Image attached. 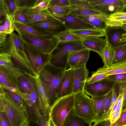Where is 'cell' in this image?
I'll return each mask as SVG.
<instances>
[{
	"mask_svg": "<svg viewBox=\"0 0 126 126\" xmlns=\"http://www.w3.org/2000/svg\"><path fill=\"white\" fill-rule=\"evenodd\" d=\"M27 7L24 6H20L14 16L15 23L24 25L27 24V18L25 13Z\"/></svg>",
	"mask_w": 126,
	"mask_h": 126,
	"instance_id": "36",
	"label": "cell"
},
{
	"mask_svg": "<svg viewBox=\"0 0 126 126\" xmlns=\"http://www.w3.org/2000/svg\"><path fill=\"white\" fill-rule=\"evenodd\" d=\"M6 91L18 107L26 112L25 104L23 98L14 92L7 90Z\"/></svg>",
	"mask_w": 126,
	"mask_h": 126,
	"instance_id": "39",
	"label": "cell"
},
{
	"mask_svg": "<svg viewBox=\"0 0 126 126\" xmlns=\"http://www.w3.org/2000/svg\"><path fill=\"white\" fill-rule=\"evenodd\" d=\"M0 126H11L8 118L3 111L0 112Z\"/></svg>",
	"mask_w": 126,
	"mask_h": 126,
	"instance_id": "46",
	"label": "cell"
},
{
	"mask_svg": "<svg viewBox=\"0 0 126 126\" xmlns=\"http://www.w3.org/2000/svg\"><path fill=\"white\" fill-rule=\"evenodd\" d=\"M92 126H112L110 122L109 118L94 123Z\"/></svg>",
	"mask_w": 126,
	"mask_h": 126,
	"instance_id": "50",
	"label": "cell"
},
{
	"mask_svg": "<svg viewBox=\"0 0 126 126\" xmlns=\"http://www.w3.org/2000/svg\"><path fill=\"white\" fill-rule=\"evenodd\" d=\"M86 49H87L83 46L82 41H80L59 45L52 53L50 63L54 65L65 67L68 55Z\"/></svg>",
	"mask_w": 126,
	"mask_h": 126,
	"instance_id": "7",
	"label": "cell"
},
{
	"mask_svg": "<svg viewBox=\"0 0 126 126\" xmlns=\"http://www.w3.org/2000/svg\"><path fill=\"white\" fill-rule=\"evenodd\" d=\"M49 5L59 6H70L69 0H51Z\"/></svg>",
	"mask_w": 126,
	"mask_h": 126,
	"instance_id": "45",
	"label": "cell"
},
{
	"mask_svg": "<svg viewBox=\"0 0 126 126\" xmlns=\"http://www.w3.org/2000/svg\"><path fill=\"white\" fill-rule=\"evenodd\" d=\"M74 71L71 68L65 70L57 90V99L73 94Z\"/></svg>",
	"mask_w": 126,
	"mask_h": 126,
	"instance_id": "16",
	"label": "cell"
},
{
	"mask_svg": "<svg viewBox=\"0 0 126 126\" xmlns=\"http://www.w3.org/2000/svg\"><path fill=\"white\" fill-rule=\"evenodd\" d=\"M74 94L58 98L51 106L49 118L56 126H63L67 116L74 108Z\"/></svg>",
	"mask_w": 126,
	"mask_h": 126,
	"instance_id": "3",
	"label": "cell"
},
{
	"mask_svg": "<svg viewBox=\"0 0 126 126\" xmlns=\"http://www.w3.org/2000/svg\"><path fill=\"white\" fill-rule=\"evenodd\" d=\"M3 97V111L6 115L11 126H22L28 120L26 112L18 107L4 89Z\"/></svg>",
	"mask_w": 126,
	"mask_h": 126,
	"instance_id": "8",
	"label": "cell"
},
{
	"mask_svg": "<svg viewBox=\"0 0 126 126\" xmlns=\"http://www.w3.org/2000/svg\"><path fill=\"white\" fill-rule=\"evenodd\" d=\"M50 62L46 65L38 76L48 98L51 107L57 99V90L65 69Z\"/></svg>",
	"mask_w": 126,
	"mask_h": 126,
	"instance_id": "1",
	"label": "cell"
},
{
	"mask_svg": "<svg viewBox=\"0 0 126 126\" xmlns=\"http://www.w3.org/2000/svg\"><path fill=\"white\" fill-rule=\"evenodd\" d=\"M49 118L47 116L41 115L38 117L36 123L39 126H49Z\"/></svg>",
	"mask_w": 126,
	"mask_h": 126,
	"instance_id": "47",
	"label": "cell"
},
{
	"mask_svg": "<svg viewBox=\"0 0 126 126\" xmlns=\"http://www.w3.org/2000/svg\"><path fill=\"white\" fill-rule=\"evenodd\" d=\"M91 124L76 115L73 108L66 118L63 126H91Z\"/></svg>",
	"mask_w": 126,
	"mask_h": 126,
	"instance_id": "28",
	"label": "cell"
},
{
	"mask_svg": "<svg viewBox=\"0 0 126 126\" xmlns=\"http://www.w3.org/2000/svg\"><path fill=\"white\" fill-rule=\"evenodd\" d=\"M47 9L55 17H61L69 14L70 6H59L49 5Z\"/></svg>",
	"mask_w": 126,
	"mask_h": 126,
	"instance_id": "33",
	"label": "cell"
},
{
	"mask_svg": "<svg viewBox=\"0 0 126 126\" xmlns=\"http://www.w3.org/2000/svg\"><path fill=\"white\" fill-rule=\"evenodd\" d=\"M38 94L39 104L43 116L49 118L51 106L49 101L38 75L34 77Z\"/></svg>",
	"mask_w": 126,
	"mask_h": 126,
	"instance_id": "20",
	"label": "cell"
},
{
	"mask_svg": "<svg viewBox=\"0 0 126 126\" xmlns=\"http://www.w3.org/2000/svg\"><path fill=\"white\" fill-rule=\"evenodd\" d=\"M126 73V61L115 63L108 67L104 66L98 68L92 74H101L107 76L114 74Z\"/></svg>",
	"mask_w": 126,
	"mask_h": 126,
	"instance_id": "25",
	"label": "cell"
},
{
	"mask_svg": "<svg viewBox=\"0 0 126 126\" xmlns=\"http://www.w3.org/2000/svg\"><path fill=\"white\" fill-rule=\"evenodd\" d=\"M0 65L9 67L16 70L23 71L19 67L16 66L12 61V58L9 54L0 52Z\"/></svg>",
	"mask_w": 126,
	"mask_h": 126,
	"instance_id": "34",
	"label": "cell"
},
{
	"mask_svg": "<svg viewBox=\"0 0 126 126\" xmlns=\"http://www.w3.org/2000/svg\"><path fill=\"white\" fill-rule=\"evenodd\" d=\"M117 97L116 93L113 89L112 90V96L109 109V114L112 108L116 102Z\"/></svg>",
	"mask_w": 126,
	"mask_h": 126,
	"instance_id": "51",
	"label": "cell"
},
{
	"mask_svg": "<svg viewBox=\"0 0 126 126\" xmlns=\"http://www.w3.org/2000/svg\"><path fill=\"white\" fill-rule=\"evenodd\" d=\"M27 25L34 27L55 35L67 30L63 23L56 18L28 24Z\"/></svg>",
	"mask_w": 126,
	"mask_h": 126,
	"instance_id": "15",
	"label": "cell"
},
{
	"mask_svg": "<svg viewBox=\"0 0 126 126\" xmlns=\"http://www.w3.org/2000/svg\"><path fill=\"white\" fill-rule=\"evenodd\" d=\"M106 41L113 48L126 44V29L107 26L104 30Z\"/></svg>",
	"mask_w": 126,
	"mask_h": 126,
	"instance_id": "13",
	"label": "cell"
},
{
	"mask_svg": "<svg viewBox=\"0 0 126 126\" xmlns=\"http://www.w3.org/2000/svg\"><path fill=\"white\" fill-rule=\"evenodd\" d=\"M15 22L13 16L7 15L0 22V33L9 34L15 30Z\"/></svg>",
	"mask_w": 126,
	"mask_h": 126,
	"instance_id": "32",
	"label": "cell"
},
{
	"mask_svg": "<svg viewBox=\"0 0 126 126\" xmlns=\"http://www.w3.org/2000/svg\"><path fill=\"white\" fill-rule=\"evenodd\" d=\"M123 99L122 108V110H126V91L123 93Z\"/></svg>",
	"mask_w": 126,
	"mask_h": 126,
	"instance_id": "53",
	"label": "cell"
},
{
	"mask_svg": "<svg viewBox=\"0 0 126 126\" xmlns=\"http://www.w3.org/2000/svg\"><path fill=\"white\" fill-rule=\"evenodd\" d=\"M56 18L63 23L67 30L97 29L93 26L70 14L62 17Z\"/></svg>",
	"mask_w": 126,
	"mask_h": 126,
	"instance_id": "18",
	"label": "cell"
},
{
	"mask_svg": "<svg viewBox=\"0 0 126 126\" xmlns=\"http://www.w3.org/2000/svg\"><path fill=\"white\" fill-rule=\"evenodd\" d=\"M107 76L101 74H92L91 76L87 78L86 84L93 83L107 77Z\"/></svg>",
	"mask_w": 126,
	"mask_h": 126,
	"instance_id": "43",
	"label": "cell"
},
{
	"mask_svg": "<svg viewBox=\"0 0 126 126\" xmlns=\"http://www.w3.org/2000/svg\"><path fill=\"white\" fill-rule=\"evenodd\" d=\"M88 3L96 10L108 16L116 12L126 11V0H97Z\"/></svg>",
	"mask_w": 126,
	"mask_h": 126,
	"instance_id": "11",
	"label": "cell"
},
{
	"mask_svg": "<svg viewBox=\"0 0 126 126\" xmlns=\"http://www.w3.org/2000/svg\"><path fill=\"white\" fill-rule=\"evenodd\" d=\"M66 31L83 38L104 36V31L98 29H88L80 30H66Z\"/></svg>",
	"mask_w": 126,
	"mask_h": 126,
	"instance_id": "27",
	"label": "cell"
},
{
	"mask_svg": "<svg viewBox=\"0 0 126 126\" xmlns=\"http://www.w3.org/2000/svg\"><path fill=\"white\" fill-rule=\"evenodd\" d=\"M8 15L14 16L20 7L19 0H4Z\"/></svg>",
	"mask_w": 126,
	"mask_h": 126,
	"instance_id": "37",
	"label": "cell"
},
{
	"mask_svg": "<svg viewBox=\"0 0 126 126\" xmlns=\"http://www.w3.org/2000/svg\"><path fill=\"white\" fill-rule=\"evenodd\" d=\"M3 97L0 98V112L3 111L4 101Z\"/></svg>",
	"mask_w": 126,
	"mask_h": 126,
	"instance_id": "54",
	"label": "cell"
},
{
	"mask_svg": "<svg viewBox=\"0 0 126 126\" xmlns=\"http://www.w3.org/2000/svg\"><path fill=\"white\" fill-rule=\"evenodd\" d=\"M74 94L75 113L91 124L95 119L91 98L84 91Z\"/></svg>",
	"mask_w": 126,
	"mask_h": 126,
	"instance_id": "6",
	"label": "cell"
},
{
	"mask_svg": "<svg viewBox=\"0 0 126 126\" xmlns=\"http://www.w3.org/2000/svg\"><path fill=\"white\" fill-rule=\"evenodd\" d=\"M89 72L86 65L74 69L73 93L74 94L84 91Z\"/></svg>",
	"mask_w": 126,
	"mask_h": 126,
	"instance_id": "19",
	"label": "cell"
},
{
	"mask_svg": "<svg viewBox=\"0 0 126 126\" xmlns=\"http://www.w3.org/2000/svg\"><path fill=\"white\" fill-rule=\"evenodd\" d=\"M21 37L32 46L45 54H52L59 46L57 40L54 37L27 35Z\"/></svg>",
	"mask_w": 126,
	"mask_h": 126,
	"instance_id": "9",
	"label": "cell"
},
{
	"mask_svg": "<svg viewBox=\"0 0 126 126\" xmlns=\"http://www.w3.org/2000/svg\"><path fill=\"white\" fill-rule=\"evenodd\" d=\"M29 121L27 120L23 124L22 126H29Z\"/></svg>",
	"mask_w": 126,
	"mask_h": 126,
	"instance_id": "57",
	"label": "cell"
},
{
	"mask_svg": "<svg viewBox=\"0 0 126 126\" xmlns=\"http://www.w3.org/2000/svg\"><path fill=\"white\" fill-rule=\"evenodd\" d=\"M49 126H55L52 120L49 118L48 120Z\"/></svg>",
	"mask_w": 126,
	"mask_h": 126,
	"instance_id": "56",
	"label": "cell"
},
{
	"mask_svg": "<svg viewBox=\"0 0 126 126\" xmlns=\"http://www.w3.org/2000/svg\"><path fill=\"white\" fill-rule=\"evenodd\" d=\"M102 37H94L84 39L82 41L86 48L97 53L101 56L105 46L106 40Z\"/></svg>",
	"mask_w": 126,
	"mask_h": 126,
	"instance_id": "22",
	"label": "cell"
},
{
	"mask_svg": "<svg viewBox=\"0 0 126 126\" xmlns=\"http://www.w3.org/2000/svg\"><path fill=\"white\" fill-rule=\"evenodd\" d=\"M18 80L21 90L28 96L30 94L31 89L29 82L23 76L18 77Z\"/></svg>",
	"mask_w": 126,
	"mask_h": 126,
	"instance_id": "38",
	"label": "cell"
},
{
	"mask_svg": "<svg viewBox=\"0 0 126 126\" xmlns=\"http://www.w3.org/2000/svg\"><path fill=\"white\" fill-rule=\"evenodd\" d=\"M126 24V11L115 12L109 15L107 18L108 26L120 27Z\"/></svg>",
	"mask_w": 126,
	"mask_h": 126,
	"instance_id": "26",
	"label": "cell"
},
{
	"mask_svg": "<svg viewBox=\"0 0 126 126\" xmlns=\"http://www.w3.org/2000/svg\"><path fill=\"white\" fill-rule=\"evenodd\" d=\"M51 0H43L36 5L30 8L35 11H40L47 9Z\"/></svg>",
	"mask_w": 126,
	"mask_h": 126,
	"instance_id": "42",
	"label": "cell"
},
{
	"mask_svg": "<svg viewBox=\"0 0 126 126\" xmlns=\"http://www.w3.org/2000/svg\"><path fill=\"white\" fill-rule=\"evenodd\" d=\"M106 78L116 83L126 82V73L114 74L107 76Z\"/></svg>",
	"mask_w": 126,
	"mask_h": 126,
	"instance_id": "41",
	"label": "cell"
},
{
	"mask_svg": "<svg viewBox=\"0 0 126 126\" xmlns=\"http://www.w3.org/2000/svg\"><path fill=\"white\" fill-rule=\"evenodd\" d=\"M90 51L86 49L69 55L67 57L65 68L67 69L69 66L74 69L86 65L89 58Z\"/></svg>",
	"mask_w": 126,
	"mask_h": 126,
	"instance_id": "17",
	"label": "cell"
},
{
	"mask_svg": "<svg viewBox=\"0 0 126 126\" xmlns=\"http://www.w3.org/2000/svg\"><path fill=\"white\" fill-rule=\"evenodd\" d=\"M126 110H122L117 126H126Z\"/></svg>",
	"mask_w": 126,
	"mask_h": 126,
	"instance_id": "48",
	"label": "cell"
},
{
	"mask_svg": "<svg viewBox=\"0 0 126 126\" xmlns=\"http://www.w3.org/2000/svg\"><path fill=\"white\" fill-rule=\"evenodd\" d=\"M115 52L114 49L106 41L105 46L101 56L104 63V67H108L112 64Z\"/></svg>",
	"mask_w": 126,
	"mask_h": 126,
	"instance_id": "31",
	"label": "cell"
},
{
	"mask_svg": "<svg viewBox=\"0 0 126 126\" xmlns=\"http://www.w3.org/2000/svg\"><path fill=\"white\" fill-rule=\"evenodd\" d=\"M30 7L27 8L25 13L27 18V24L35 22L56 18L52 15L48 9L40 11H35L31 9Z\"/></svg>",
	"mask_w": 126,
	"mask_h": 126,
	"instance_id": "24",
	"label": "cell"
},
{
	"mask_svg": "<svg viewBox=\"0 0 126 126\" xmlns=\"http://www.w3.org/2000/svg\"><path fill=\"white\" fill-rule=\"evenodd\" d=\"M121 113L116 112L109 117L110 122L111 124L115 123L119 120L121 116Z\"/></svg>",
	"mask_w": 126,
	"mask_h": 126,
	"instance_id": "52",
	"label": "cell"
},
{
	"mask_svg": "<svg viewBox=\"0 0 126 126\" xmlns=\"http://www.w3.org/2000/svg\"><path fill=\"white\" fill-rule=\"evenodd\" d=\"M112 94V90L106 95L104 103L97 115L95 118L94 123L109 117V109Z\"/></svg>",
	"mask_w": 126,
	"mask_h": 126,
	"instance_id": "29",
	"label": "cell"
},
{
	"mask_svg": "<svg viewBox=\"0 0 126 126\" xmlns=\"http://www.w3.org/2000/svg\"><path fill=\"white\" fill-rule=\"evenodd\" d=\"M114 48L115 52L112 64L126 61V44Z\"/></svg>",
	"mask_w": 126,
	"mask_h": 126,
	"instance_id": "35",
	"label": "cell"
},
{
	"mask_svg": "<svg viewBox=\"0 0 126 126\" xmlns=\"http://www.w3.org/2000/svg\"><path fill=\"white\" fill-rule=\"evenodd\" d=\"M53 37L57 40L59 45L76 41H82L84 39L79 36L63 31L54 35Z\"/></svg>",
	"mask_w": 126,
	"mask_h": 126,
	"instance_id": "30",
	"label": "cell"
},
{
	"mask_svg": "<svg viewBox=\"0 0 126 126\" xmlns=\"http://www.w3.org/2000/svg\"><path fill=\"white\" fill-rule=\"evenodd\" d=\"M106 96V95L100 97H92L91 98L95 118L102 106Z\"/></svg>",
	"mask_w": 126,
	"mask_h": 126,
	"instance_id": "40",
	"label": "cell"
},
{
	"mask_svg": "<svg viewBox=\"0 0 126 126\" xmlns=\"http://www.w3.org/2000/svg\"><path fill=\"white\" fill-rule=\"evenodd\" d=\"M8 14L4 0H0V22Z\"/></svg>",
	"mask_w": 126,
	"mask_h": 126,
	"instance_id": "44",
	"label": "cell"
},
{
	"mask_svg": "<svg viewBox=\"0 0 126 126\" xmlns=\"http://www.w3.org/2000/svg\"><path fill=\"white\" fill-rule=\"evenodd\" d=\"M15 30L21 36L27 35L51 37H53L55 35L34 27L16 23Z\"/></svg>",
	"mask_w": 126,
	"mask_h": 126,
	"instance_id": "21",
	"label": "cell"
},
{
	"mask_svg": "<svg viewBox=\"0 0 126 126\" xmlns=\"http://www.w3.org/2000/svg\"><path fill=\"white\" fill-rule=\"evenodd\" d=\"M21 37L28 61L36 75H38L44 67L50 62L52 54H45L41 52Z\"/></svg>",
	"mask_w": 126,
	"mask_h": 126,
	"instance_id": "5",
	"label": "cell"
},
{
	"mask_svg": "<svg viewBox=\"0 0 126 126\" xmlns=\"http://www.w3.org/2000/svg\"><path fill=\"white\" fill-rule=\"evenodd\" d=\"M24 74L23 71L0 65V88L16 94L25 101L28 96L21 90L18 80V77Z\"/></svg>",
	"mask_w": 126,
	"mask_h": 126,
	"instance_id": "4",
	"label": "cell"
},
{
	"mask_svg": "<svg viewBox=\"0 0 126 126\" xmlns=\"http://www.w3.org/2000/svg\"><path fill=\"white\" fill-rule=\"evenodd\" d=\"M69 14L74 16L106 15L94 9L86 0H69Z\"/></svg>",
	"mask_w": 126,
	"mask_h": 126,
	"instance_id": "14",
	"label": "cell"
},
{
	"mask_svg": "<svg viewBox=\"0 0 126 126\" xmlns=\"http://www.w3.org/2000/svg\"><path fill=\"white\" fill-rule=\"evenodd\" d=\"M23 76L29 82L31 85V91L27 100L25 101L26 109L27 113L31 116H34L39 114L41 111L38 94L34 77L26 72Z\"/></svg>",
	"mask_w": 126,
	"mask_h": 126,
	"instance_id": "10",
	"label": "cell"
},
{
	"mask_svg": "<svg viewBox=\"0 0 126 126\" xmlns=\"http://www.w3.org/2000/svg\"><path fill=\"white\" fill-rule=\"evenodd\" d=\"M8 34L0 33V49L7 44Z\"/></svg>",
	"mask_w": 126,
	"mask_h": 126,
	"instance_id": "49",
	"label": "cell"
},
{
	"mask_svg": "<svg viewBox=\"0 0 126 126\" xmlns=\"http://www.w3.org/2000/svg\"><path fill=\"white\" fill-rule=\"evenodd\" d=\"M93 26L96 28L103 31L108 26L106 15H95L74 16Z\"/></svg>",
	"mask_w": 126,
	"mask_h": 126,
	"instance_id": "23",
	"label": "cell"
},
{
	"mask_svg": "<svg viewBox=\"0 0 126 126\" xmlns=\"http://www.w3.org/2000/svg\"><path fill=\"white\" fill-rule=\"evenodd\" d=\"M0 52L9 55L24 72L33 77L36 76L32 69L25 53L21 37L13 32L8 34L6 46Z\"/></svg>",
	"mask_w": 126,
	"mask_h": 126,
	"instance_id": "2",
	"label": "cell"
},
{
	"mask_svg": "<svg viewBox=\"0 0 126 126\" xmlns=\"http://www.w3.org/2000/svg\"><path fill=\"white\" fill-rule=\"evenodd\" d=\"M116 82L106 78L92 84H86L84 91L91 97L106 96L113 89Z\"/></svg>",
	"mask_w": 126,
	"mask_h": 126,
	"instance_id": "12",
	"label": "cell"
},
{
	"mask_svg": "<svg viewBox=\"0 0 126 126\" xmlns=\"http://www.w3.org/2000/svg\"><path fill=\"white\" fill-rule=\"evenodd\" d=\"M29 126H39L36 122L32 121H29Z\"/></svg>",
	"mask_w": 126,
	"mask_h": 126,
	"instance_id": "55",
	"label": "cell"
}]
</instances>
